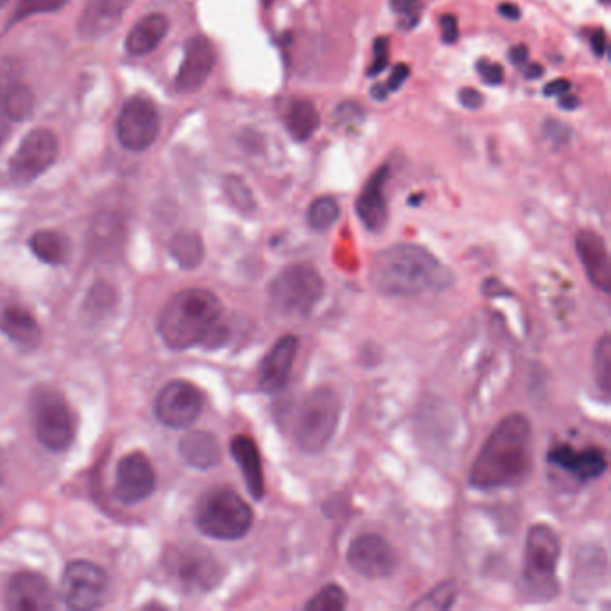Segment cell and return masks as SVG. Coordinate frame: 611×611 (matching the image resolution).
Listing matches in <instances>:
<instances>
[{
    "label": "cell",
    "mask_w": 611,
    "mask_h": 611,
    "mask_svg": "<svg viewBox=\"0 0 611 611\" xmlns=\"http://www.w3.org/2000/svg\"><path fill=\"white\" fill-rule=\"evenodd\" d=\"M509 60L513 61L518 67L525 65L529 61V49L524 44L515 45L511 51H509Z\"/></svg>",
    "instance_id": "obj_47"
},
{
    "label": "cell",
    "mask_w": 611,
    "mask_h": 611,
    "mask_svg": "<svg viewBox=\"0 0 611 611\" xmlns=\"http://www.w3.org/2000/svg\"><path fill=\"white\" fill-rule=\"evenodd\" d=\"M373 54H375V60L368 67V76H379L388 67L389 38H386V36L379 38L375 45H373Z\"/></svg>",
    "instance_id": "obj_40"
},
{
    "label": "cell",
    "mask_w": 611,
    "mask_h": 611,
    "mask_svg": "<svg viewBox=\"0 0 611 611\" xmlns=\"http://www.w3.org/2000/svg\"><path fill=\"white\" fill-rule=\"evenodd\" d=\"M527 67L524 69L525 79H538L543 76V67L540 63H525Z\"/></svg>",
    "instance_id": "obj_49"
},
{
    "label": "cell",
    "mask_w": 611,
    "mask_h": 611,
    "mask_svg": "<svg viewBox=\"0 0 611 611\" xmlns=\"http://www.w3.org/2000/svg\"><path fill=\"white\" fill-rule=\"evenodd\" d=\"M561 543L556 531L545 524L529 527L525 536L522 595L531 603H549L560 592L558 563Z\"/></svg>",
    "instance_id": "obj_4"
},
{
    "label": "cell",
    "mask_w": 611,
    "mask_h": 611,
    "mask_svg": "<svg viewBox=\"0 0 611 611\" xmlns=\"http://www.w3.org/2000/svg\"><path fill=\"white\" fill-rule=\"evenodd\" d=\"M167 570L174 583L189 594H205L216 588L223 577V567L212 552L199 545H178L167 554Z\"/></svg>",
    "instance_id": "obj_8"
},
{
    "label": "cell",
    "mask_w": 611,
    "mask_h": 611,
    "mask_svg": "<svg viewBox=\"0 0 611 611\" xmlns=\"http://www.w3.org/2000/svg\"><path fill=\"white\" fill-rule=\"evenodd\" d=\"M350 567L368 579H384L396 570L395 547L380 534L366 533L357 536L346 552Z\"/></svg>",
    "instance_id": "obj_14"
},
{
    "label": "cell",
    "mask_w": 611,
    "mask_h": 611,
    "mask_svg": "<svg viewBox=\"0 0 611 611\" xmlns=\"http://www.w3.org/2000/svg\"><path fill=\"white\" fill-rule=\"evenodd\" d=\"M334 121L339 126H345L348 130H357L364 122V110H362L361 104L346 101V103L337 106L336 112H334Z\"/></svg>",
    "instance_id": "obj_37"
},
{
    "label": "cell",
    "mask_w": 611,
    "mask_h": 611,
    "mask_svg": "<svg viewBox=\"0 0 611 611\" xmlns=\"http://www.w3.org/2000/svg\"><path fill=\"white\" fill-rule=\"evenodd\" d=\"M230 450H232L235 463L241 468L242 477L246 481L251 497L255 500L264 499V495H266V477H264L262 457H260V450L257 447V443H255V439H251L250 436H244V434L235 436L232 439Z\"/></svg>",
    "instance_id": "obj_23"
},
{
    "label": "cell",
    "mask_w": 611,
    "mask_h": 611,
    "mask_svg": "<svg viewBox=\"0 0 611 611\" xmlns=\"http://www.w3.org/2000/svg\"><path fill=\"white\" fill-rule=\"evenodd\" d=\"M459 103L463 104L466 110H479L482 104H484V97H482L481 92L475 90V88H463V90L459 92Z\"/></svg>",
    "instance_id": "obj_44"
},
{
    "label": "cell",
    "mask_w": 611,
    "mask_h": 611,
    "mask_svg": "<svg viewBox=\"0 0 611 611\" xmlns=\"http://www.w3.org/2000/svg\"><path fill=\"white\" fill-rule=\"evenodd\" d=\"M196 524L210 538L232 542L250 533L253 511L237 491L221 486L199 499Z\"/></svg>",
    "instance_id": "obj_7"
},
{
    "label": "cell",
    "mask_w": 611,
    "mask_h": 611,
    "mask_svg": "<svg viewBox=\"0 0 611 611\" xmlns=\"http://www.w3.org/2000/svg\"><path fill=\"white\" fill-rule=\"evenodd\" d=\"M370 280L384 296H420L445 291L454 275L431 251L418 244L389 246L373 260Z\"/></svg>",
    "instance_id": "obj_2"
},
{
    "label": "cell",
    "mask_w": 611,
    "mask_h": 611,
    "mask_svg": "<svg viewBox=\"0 0 611 611\" xmlns=\"http://www.w3.org/2000/svg\"><path fill=\"white\" fill-rule=\"evenodd\" d=\"M533 466V429L522 413L508 414L482 445L468 475L474 490L511 488L527 479Z\"/></svg>",
    "instance_id": "obj_1"
},
{
    "label": "cell",
    "mask_w": 611,
    "mask_h": 611,
    "mask_svg": "<svg viewBox=\"0 0 611 611\" xmlns=\"http://www.w3.org/2000/svg\"><path fill=\"white\" fill-rule=\"evenodd\" d=\"M389 178V167H380L377 173L371 176L364 185L357 203L355 212L361 219L362 226L371 233H379L388 224V201H386V183Z\"/></svg>",
    "instance_id": "obj_20"
},
{
    "label": "cell",
    "mask_w": 611,
    "mask_h": 611,
    "mask_svg": "<svg viewBox=\"0 0 611 611\" xmlns=\"http://www.w3.org/2000/svg\"><path fill=\"white\" fill-rule=\"evenodd\" d=\"M0 475H2V459H0Z\"/></svg>",
    "instance_id": "obj_54"
},
{
    "label": "cell",
    "mask_w": 611,
    "mask_h": 611,
    "mask_svg": "<svg viewBox=\"0 0 611 611\" xmlns=\"http://www.w3.org/2000/svg\"><path fill=\"white\" fill-rule=\"evenodd\" d=\"M133 0H88L78 20V33L85 40H99L121 24Z\"/></svg>",
    "instance_id": "obj_21"
},
{
    "label": "cell",
    "mask_w": 611,
    "mask_h": 611,
    "mask_svg": "<svg viewBox=\"0 0 611 611\" xmlns=\"http://www.w3.org/2000/svg\"><path fill=\"white\" fill-rule=\"evenodd\" d=\"M576 250L590 282L604 294L610 293V255H608V248H606L603 237L592 230L579 232L576 239Z\"/></svg>",
    "instance_id": "obj_22"
},
{
    "label": "cell",
    "mask_w": 611,
    "mask_h": 611,
    "mask_svg": "<svg viewBox=\"0 0 611 611\" xmlns=\"http://www.w3.org/2000/svg\"><path fill=\"white\" fill-rule=\"evenodd\" d=\"M0 110L9 121L24 122L35 112V94L18 79L0 83Z\"/></svg>",
    "instance_id": "obj_27"
},
{
    "label": "cell",
    "mask_w": 611,
    "mask_h": 611,
    "mask_svg": "<svg viewBox=\"0 0 611 611\" xmlns=\"http://www.w3.org/2000/svg\"><path fill=\"white\" fill-rule=\"evenodd\" d=\"M409 74H411L409 67H407L405 63H398L395 69H393V72H391L388 83H386V90H388L389 94L404 87L405 81L409 79Z\"/></svg>",
    "instance_id": "obj_43"
},
{
    "label": "cell",
    "mask_w": 611,
    "mask_h": 611,
    "mask_svg": "<svg viewBox=\"0 0 611 611\" xmlns=\"http://www.w3.org/2000/svg\"><path fill=\"white\" fill-rule=\"evenodd\" d=\"M341 418V398L330 386H319L305 396L294 416L293 438L305 454H321L334 439Z\"/></svg>",
    "instance_id": "obj_5"
},
{
    "label": "cell",
    "mask_w": 611,
    "mask_h": 611,
    "mask_svg": "<svg viewBox=\"0 0 611 611\" xmlns=\"http://www.w3.org/2000/svg\"><path fill=\"white\" fill-rule=\"evenodd\" d=\"M29 248L49 266H63L70 257L69 239L63 233L52 230L36 232L29 241Z\"/></svg>",
    "instance_id": "obj_28"
},
{
    "label": "cell",
    "mask_w": 611,
    "mask_h": 611,
    "mask_svg": "<svg viewBox=\"0 0 611 611\" xmlns=\"http://www.w3.org/2000/svg\"><path fill=\"white\" fill-rule=\"evenodd\" d=\"M183 461L192 468L208 470L221 461V447L214 434L205 431L189 432L180 441Z\"/></svg>",
    "instance_id": "obj_26"
},
{
    "label": "cell",
    "mask_w": 611,
    "mask_h": 611,
    "mask_svg": "<svg viewBox=\"0 0 611 611\" xmlns=\"http://www.w3.org/2000/svg\"><path fill=\"white\" fill-rule=\"evenodd\" d=\"M543 133L556 147L567 146L570 138H572L570 126H567L565 122L556 121V119H549L543 124Z\"/></svg>",
    "instance_id": "obj_39"
},
{
    "label": "cell",
    "mask_w": 611,
    "mask_h": 611,
    "mask_svg": "<svg viewBox=\"0 0 611 611\" xmlns=\"http://www.w3.org/2000/svg\"><path fill=\"white\" fill-rule=\"evenodd\" d=\"M477 72L481 76L482 81L490 87H499L504 83V69L499 63H491L488 60H479L477 63Z\"/></svg>",
    "instance_id": "obj_41"
},
{
    "label": "cell",
    "mask_w": 611,
    "mask_h": 611,
    "mask_svg": "<svg viewBox=\"0 0 611 611\" xmlns=\"http://www.w3.org/2000/svg\"><path fill=\"white\" fill-rule=\"evenodd\" d=\"M60 153V142L51 130L31 131L9 162V176L17 185H29L51 169Z\"/></svg>",
    "instance_id": "obj_11"
},
{
    "label": "cell",
    "mask_w": 611,
    "mask_h": 611,
    "mask_svg": "<svg viewBox=\"0 0 611 611\" xmlns=\"http://www.w3.org/2000/svg\"><path fill=\"white\" fill-rule=\"evenodd\" d=\"M223 189L226 199L241 214H253L257 210V199L253 196L250 185L241 176H237V174L226 176L224 178Z\"/></svg>",
    "instance_id": "obj_32"
},
{
    "label": "cell",
    "mask_w": 611,
    "mask_h": 611,
    "mask_svg": "<svg viewBox=\"0 0 611 611\" xmlns=\"http://www.w3.org/2000/svg\"><path fill=\"white\" fill-rule=\"evenodd\" d=\"M171 253L183 269H194L203 262V257H205L203 239L199 237V233L189 232V230L176 233L171 241Z\"/></svg>",
    "instance_id": "obj_30"
},
{
    "label": "cell",
    "mask_w": 611,
    "mask_h": 611,
    "mask_svg": "<svg viewBox=\"0 0 611 611\" xmlns=\"http://www.w3.org/2000/svg\"><path fill=\"white\" fill-rule=\"evenodd\" d=\"M203 411V395L187 380H171L156 396L155 414L169 429H187Z\"/></svg>",
    "instance_id": "obj_13"
},
{
    "label": "cell",
    "mask_w": 611,
    "mask_h": 611,
    "mask_svg": "<svg viewBox=\"0 0 611 611\" xmlns=\"http://www.w3.org/2000/svg\"><path fill=\"white\" fill-rule=\"evenodd\" d=\"M273 2H275V0H262V6H264V8H271Z\"/></svg>",
    "instance_id": "obj_52"
},
{
    "label": "cell",
    "mask_w": 611,
    "mask_h": 611,
    "mask_svg": "<svg viewBox=\"0 0 611 611\" xmlns=\"http://www.w3.org/2000/svg\"><path fill=\"white\" fill-rule=\"evenodd\" d=\"M457 586L454 581H443L434 586L429 594L420 597V601L413 604V610H448L456 603Z\"/></svg>",
    "instance_id": "obj_33"
},
{
    "label": "cell",
    "mask_w": 611,
    "mask_h": 611,
    "mask_svg": "<svg viewBox=\"0 0 611 611\" xmlns=\"http://www.w3.org/2000/svg\"><path fill=\"white\" fill-rule=\"evenodd\" d=\"M570 88H572V85H570L568 79H554L549 85H545L543 94L547 95V97H554V95L561 97V95L568 94Z\"/></svg>",
    "instance_id": "obj_45"
},
{
    "label": "cell",
    "mask_w": 611,
    "mask_h": 611,
    "mask_svg": "<svg viewBox=\"0 0 611 611\" xmlns=\"http://www.w3.org/2000/svg\"><path fill=\"white\" fill-rule=\"evenodd\" d=\"M341 216V207L336 198L321 196L310 203L307 210V224L314 232H327Z\"/></svg>",
    "instance_id": "obj_31"
},
{
    "label": "cell",
    "mask_w": 611,
    "mask_h": 611,
    "mask_svg": "<svg viewBox=\"0 0 611 611\" xmlns=\"http://www.w3.org/2000/svg\"><path fill=\"white\" fill-rule=\"evenodd\" d=\"M371 95L377 99V101H386L388 99L389 92L386 90V87H382V85H375L373 90H371Z\"/></svg>",
    "instance_id": "obj_51"
},
{
    "label": "cell",
    "mask_w": 611,
    "mask_h": 611,
    "mask_svg": "<svg viewBox=\"0 0 611 611\" xmlns=\"http://www.w3.org/2000/svg\"><path fill=\"white\" fill-rule=\"evenodd\" d=\"M156 488L155 468L149 457L133 452L122 457L115 474V495L122 504H138Z\"/></svg>",
    "instance_id": "obj_15"
},
{
    "label": "cell",
    "mask_w": 611,
    "mask_h": 611,
    "mask_svg": "<svg viewBox=\"0 0 611 611\" xmlns=\"http://www.w3.org/2000/svg\"><path fill=\"white\" fill-rule=\"evenodd\" d=\"M36 436L51 452H63L74 439V416L65 398L52 389H44L33 402Z\"/></svg>",
    "instance_id": "obj_9"
},
{
    "label": "cell",
    "mask_w": 611,
    "mask_h": 611,
    "mask_svg": "<svg viewBox=\"0 0 611 611\" xmlns=\"http://www.w3.org/2000/svg\"><path fill=\"white\" fill-rule=\"evenodd\" d=\"M169 33V20L162 13H151L138 20L126 38V51L131 56H146L164 42Z\"/></svg>",
    "instance_id": "obj_25"
},
{
    "label": "cell",
    "mask_w": 611,
    "mask_h": 611,
    "mask_svg": "<svg viewBox=\"0 0 611 611\" xmlns=\"http://www.w3.org/2000/svg\"><path fill=\"white\" fill-rule=\"evenodd\" d=\"M6 2H8V0H0V8H2Z\"/></svg>",
    "instance_id": "obj_53"
},
{
    "label": "cell",
    "mask_w": 611,
    "mask_h": 611,
    "mask_svg": "<svg viewBox=\"0 0 611 611\" xmlns=\"http://www.w3.org/2000/svg\"><path fill=\"white\" fill-rule=\"evenodd\" d=\"M560 108H563V110H576V108H579V99H577V97H574V95H561V99H560Z\"/></svg>",
    "instance_id": "obj_50"
},
{
    "label": "cell",
    "mask_w": 611,
    "mask_h": 611,
    "mask_svg": "<svg viewBox=\"0 0 611 611\" xmlns=\"http://www.w3.org/2000/svg\"><path fill=\"white\" fill-rule=\"evenodd\" d=\"M69 0H18V8L15 11V22H20L27 17H33L38 13H54L63 8Z\"/></svg>",
    "instance_id": "obj_36"
},
{
    "label": "cell",
    "mask_w": 611,
    "mask_h": 611,
    "mask_svg": "<svg viewBox=\"0 0 611 611\" xmlns=\"http://www.w3.org/2000/svg\"><path fill=\"white\" fill-rule=\"evenodd\" d=\"M325 280L316 267L298 262L284 267L269 285V307L280 318H307L321 302Z\"/></svg>",
    "instance_id": "obj_6"
},
{
    "label": "cell",
    "mask_w": 611,
    "mask_h": 611,
    "mask_svg": "<svg viewBox=\"0 0 611 611\" xmlns=\"http://www.w3.org/2000/svg\"><path fill=\"white\" fill-rule=\"evenodd\" d=\"M300 341L293 334H285L271 346L260 362V389L267 395H275L285 388L287 380L293 373L294 361L298 355Z\"/></svg>",
    "instance_id": "obj_17"
},
{
    "label": "cell",
    "mask_w": 611,
    "mask_h": 611,
    "mask_svg": "<svg viewBox=\"0 0 611 611\" xmlns=\"http://www.w3.org/2000/svg\"><path fill=\"white\" fill-rule=\"evenodd\" d=\"M223 305L207 289H185L165 305L158 332L173 350H187L207 339L221 318Z\"/></svg>",
    "instance_id": "obj_3"
},
{
    "label": "cell",
    "mask_w": 611,
    "mask_h": 611,
    "mask_svg": "<svg viewBox=\"0 0 611 611\" xmlns=\"http://www.w3.org/2000/svg\"><path fill=\"white\" fill-rule=\"evenodd\" d=\"M160 133V113L155 103L142 95L131 97L124 104L117 121V138L130 151H146Z\"/></svg>",
    "instance_id": "obj_12"
},
{
    "label": "cell",
    "mask_w": 611,
    "mask_h": 611,
    "mask_svg": "<svg viewBox=\"0 0 611 611\" xmlns=\"http://www.w3.org/2000/svg\"><path fill=\"white\" fill-rule=\"evenodd\" d=\"M9 610L45 611L54 608V594L44 576L36 572H20L11 577L6 588Z\"/></svg>",
    "instance_id": "obj_19"
},
{
    "label": "cell",
    "mask_w": 611,
    "mask_h": 611,
    "mask_svg": "<svg viewBox=\"0 0 611 611\" xmlns=\"http://www.w3.org/2000/svg\"><path fill=\"white\" fill-rule=\"evenodd\" d=\"M216 67V51L212 42L205 36H192L185 44L176 88L181 94H194L207 83L212 70Z\"/></svg>",
    "instance_id": "obj_16"
},
{
    "label": "cell",
    "mask_w": 611,
    "mask_h": 611,
    "mask_svg": "<svg viewBox=\"0 0 611 611\" xmlns=\"http://www.w3.org/2000/svg\"><path fill=\"white\" fill-rule=\"evenodd\" d=\"M606 33H604L603 29H597L594 35H592V40H590V45H592V51H594L595 56L597 58H603L604 54H606Z\"/></svg>",
    "instance_id": "obj_46"
},
{
    "label": "cell",
    "mask_w": 611,
    "mask_h": 611,
    "mask_svg": "<svg viewBox=\"0 0 611 611\" xmlns=\"http://www.w3.org/2000/svg\"><path fill=\"white\" fill-rule=\"evenodd\" d=\"M610 336L601 337L595 346L594 375L595 384L603 389L604 395L610 393Z\"/></svg>",
    "instance_id": "obj_35"
},
{
    "label": "cell",
    "mask_w": 611,
    "mask_h": 611,
    "mask_svg": "<svg viewBox=\"0 0 611 611\" xmlns=\"http://www.w3.org/2000/svg\"><path fill=\"white\" fill-rule=\"evenodd\" d=\"M108 576L92 561H72L63 572L61 597L72 610H94L108 594Z\"/></svg>",
    "instance_id": "obj_10"
},
{
    "label": "cell",
    "mask_w": 611,
    "mask_h": 611,
    "mask_svg": "<svg viewBox=\"0 0 611 611\" xmlns=\"http://www.w3.org/2000/svg\"><path fill=\"white\" fill-rule=\"evenodd\" d=\"M439 26H441V38L443 42L448 45L456 44L457 38H459V24H457V18L454 15H443L439 20Z\"/></svg>",
    "instance_id": "obj_42"
},
{
    "label": "cell",
    "mask_w": 611,
    "mask_h": 611,
    "mask_svg": "<svg viewBox=\"0 0 611 611\" xmlns=\"http://www.w3.org/2000/svg\"><path fill=\"white\" fill-rule=\"evenodd\" d=\"M0 330L2 334L24 348H35L40 343L42 330L29 310L20 305H4L0 309Z\"/></svg>",
    "instance_id": "obj_24"
},
{
    "label": "cell",
    "mask_w": 611,
    "mask_h": 611,
    "mask_svg": "<svg viewBox=\"0 0 611 611\" xmlns=\"http://www.w3.org/2000/svg\"><path fill=\"white\" fill-rule=\"evenodd\" d=\"M348 606L346 592L339 585H328L321 588L318 594L305 604L307 611H343Z\"/></svg>",
    "instance_id": "obj_34"
},
{
    "label": "cell",
    "mask_w": 611,
    "mask_h": 611,
    "mask_svg": "<svg viewBox=\"0 0 611 611\" xmlns=\"http://www.w3.org/2000/svg\"><path fill=\"white\" fill-rule=\"evenodd\" d=\"M319 113L316 110L314 103H310L307 99H300L291 106V110L287 113V131L296 142H307L314 137V133L319 128Z\"/></svg>",
    "instance_id": "obj_29"
},
{
    "label": "cell",
    "mask_w": 611,
    "mask_h": 611,
    "mask_svg": "<svg viewBox=\"0 0 611 611\" xmlns=\"http://www.w3.org/2000/svg\"><path fill=\"white\" fill-rule=\"evenodd\" d=\"M549 463L574 475L577 482H592L608 470L603 448H574L568 443L554 445L549 450Z\"/></svg>",
    "instance_id": "obj_18"
},
{
    "label": "cell",
    "mask_w": 611,
    "mask_h": 611,
    "mask_svg": "<svg viewBox=\"0 0 611 611\" xmlns=\"http://www.w3.org/2000/svg\"><path fill=\"white\" fill-rule=\"evenodd\" d=\"M499 13L500 17L508 18V20H518L520 15H522L520 8H518L517 4H513V2H504V4H500Z\"/></svg>",
    "instance_id": "obj_48"
},
{
    "label": "cell",
    "mask_w": 611,
    "mask_h": 611,
    "mask_svg": "<svg viewBox=\"0 0 611 611\" xmlns=\"http://www.w3.org/2000/svg\"><path fill=\"white\" fill-rule=\"evenodd\" d=\"M391 8L398 15L407 18V22H402V27L405 29L416 26V22L420 20V11H422L420 0H391Z\"/></svg>",
    "instance_id": "obj_38"
}]
</instances>
